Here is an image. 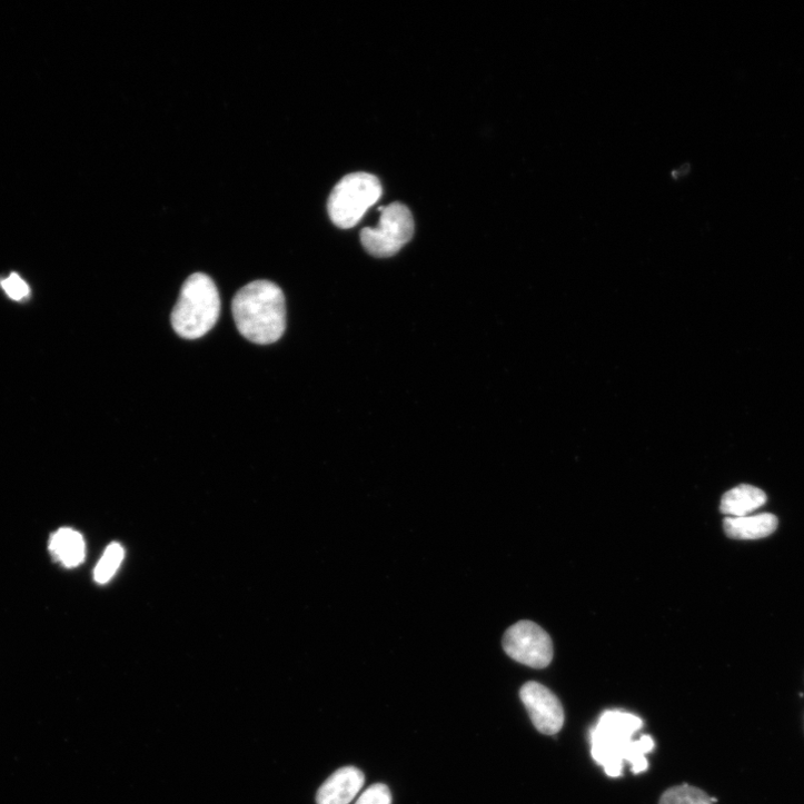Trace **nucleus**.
<instances>
[{
  "instance_id": "obj_1",
  "label": "nucleus",
  "mask_w": 804,
  "mask_h": 804,
  "mask_svg": "<svg viewBox=\"0 0 804 804\" xmlns=\"http://www.w3.org/2000/svg\"><path fill=\"white\" fill-rule=\"evenodd\" d=\"M643 726V719L635 714L622 711L603 713L592 731L590 740L592 755L604 766L607 775L619 777L625 762L632 765L635 774L647 771L646 755L654 750L655 741L651 735L635 738Z\"/></svg>"
},
{
  "instance_id": "obj_2",
  "label": "nucleus",
  "mask_w": 804,
  "mask_h": 804,
  "mask_svg": "<svg viewBox=\"0 0 804 804\" xmlns=\"http://www.w3.org/2000/svg\"><path fill=\"white\" fill-rule=\"evenodd\" d=\"M239 334L256 345L279 341L287 328L286 298L282 290L268 281H255L240 289L231 302Z\"/></svg>"
},
{
  "instance_id": "obj_3",
  "label": "nucleus",
  "mask_w": 804,
  "mask_h": 804,
  "mask_svg": "<svg viewBox=\"0 0 804 804\" xmlns=\"http://www.w3.org/2000/svg\"><path fill=\"white\" fill-rule=\"evenodd\" d=\"M220 314V298L214 281L196 274L183 284L171 315L172 328L178 336L196 340L207 335Z\"/></svg>"
},
{
  "instance_id": "obj_4",
  "label": "nucleus",
  "mask_w": 804,
  "mask_h": 804,
  "mask_svg": "<svg viewBox=\"0 0 804 804\" xmlns=\"http://www.w3.org/2000/svg\"><path fill=\"white\" fill-rule=\"evenodd\" d=\"M383 195L380 180L367 172L346 176L334 189L328 210L335 225L349 229L360 222Z\"/></svg>"
},
{
  "instance_id": "obj_5",
  "label": "nucleus",
  "mask_w": 804,
  "mask_h": 804,
  "mask_svg": "<svg viewBox=\"0 0 804 804\" xmlns=\"http://www.w3.org/2000/svg\"><path fill=\"white\" fill-rule=\"evenodd\" d=\"M381 216L376 228L361 231L365 249L375 257L396 255L414 236L415 222L409 208L400 202L380 207Z\"/></svg>"
},
{
  "instance_id": "obj_6",
  "label": "nucleus",
  "mask_w": 804,
  "mask_h": 804,
  "mask_svg": "<svg viewBox=\"0 0 804 804\" xmlns=\"http://www.w3.org/2000/svg\"><path fill=\"white\" fill-rule=\"evenodd\" d=\"M503 648L515 662L535 669L548 667L554 659L552 637L539 625L527 621L506 631Z\"/></svg>"
},
{
  "instance_id": "obj_7",
  "label": "nucleus",
  "mask_w": 804,
  "mask_h": 804,
  "mask_svg": "<svg viewBox=\"0 0 804 804\" xmlns=\"http://www.w3.org/2000/svg\"><path fill=\"white\" fill-rule=\"evenodd\" d=\"M519 697L536 729L545 735L559 733L566 721L565 708L558 696L540 683L527 682Z\"/></svg>"
},
{
  "instance_id": "obj_8",
  "label": "nucleus",
  "mask_w": 804,
  "mask_h": 804,
  "mask_svg": "<svg viewBox=\"0 0 804 804\" xmlns=\"http://www.w3.org/2000/svg\"><path fill=\"white\" fill-rule=\"evenodd\" d=\"M365 784V774L357 767L336 771L319 788L318 804H350Z\"/></svg>"
},
{
  "instance_id": "obj_9",
  "label": "nucleus",
  "mask_w": 804,
  "mask_h": 804,
  "mask_svg": "<svg viewBox=\"0 0 804 804\" xmlns=\"http://www.w3.org/2000/svg\"><path fill=\"white\" fill-rule=\"evenodd\" d=\"M777 518L770 513L754 516L727 517L724 530L728 538L735 540H758L775 532Z\"/></svg>"
},
{
  "instance_id": "obj_10",
  "label": "nucleus",
  "mask_w": 804,
  "mask_h": 804,
  "mask_svg": "<svg viewBox=\"0 0 804 804\" xmlns=\"http://www.w3.org/2000/svg\"><path fill=\"white\" fill-rule=\"evenodd\" d=\"M50 552L53 558L67 568L80 566L86 557L82 535L72 528H60L52 535Z\"/></svg>"
},
{
  "instance_id": "obj_11",
  "label": "nucleus",
  "mask_w": 804,
  "mask_h": 804,
  "mask_svg": "<svg viewBox=\"0 0 804 804\" xmlns=\"http://www.w3.org/2000/svg\"><path fill=\"white\" fill-rule=\"evenodd\" d=\"M765 503L766 495L762 489L742 484L724 494L721 512L732 517H743Z\"/></svg>"
},
{
  "instance_id": "obj_12",
  "label": "nucleus",
  "mask_w": 804,
  "mask_h": 804,
  "mask_svg": "<svg viewBox=\"0 0 804 804\" xmlns=\"http://www.w3.org/2000/svg\"><path fill=\"white\" fill-rule=\"evenodd\" d=\"M716 801L696 786L681 784L666 790L661 796L659 804H714Z\"/></svg>"
},
{
  "instance_id": "obj_13",
  "label": "nucleus",
  "mask_w": 804,
  "mask_h": 804,
  "mask_svg": "<svg viewBox=\"0 0 804 804\" xmlns=\"http://www.w3.org/2000/svg\"><path fill=\"white\" fill-rule=\"evenodd\" d=\"M125 552L122 547L118 544L111 545L106 550L103 557L101 558L95 570L96 582L99 584L109 583L120 567Z\"/></svg>"
},
{
  "instance_id": "obj_14",
  "label": "nucleus",
  "mask_w": 804,
  "mask_h": 804,
  "mask_svg": "<svg viewBox=\"0 0 804 804\" xmlns=\"http://www.w3.org/2000/svg\"><path fill=\"white\" fill-rule=\"evenodd\" d=\"M393 796L389 787L378 783L369 786L358 798L356 804H391Z\"/></svg>"
},
{
  "instance_id": "obj_15",
  "label": "nucleus",
  "mask_w": 804,
  "mask_h": 804,
  "mask_svg": "<svg viewBox=\"0 0 804 804\" xmlns=\"http://www.w3.org/2000/svg\"><path fill=\"white\" fill-rule=\"evenodd\" d=\"M2 286L8 296L16 301H20L30 295L29 286L18 275L10 276L2 282Z\"/></svg>"
}]
</instances>
